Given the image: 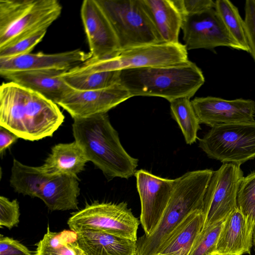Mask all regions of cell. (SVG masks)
I'll list each match as a JSON object with an SVG mask.
<instances>
[{
  "label": "cell",
  "instance_id": "obj_23",
  "mask_svg": "<svg viewBox=\"0 0 255 255\" xmlns=\"http://www.w3.org/2000/svg\"><path fill=\"white\" fill-rule=\"evenodd\" d=\"M88 161L82 148L75 141L55 145L41 166L49 175L68 174L77 176Z\"/></svg>",
  "mask_w": 255,
  "mask_h": 255
},
{
  "label": "cell",
  "instance_id": "obj_9",
  "mask_svg": "<svg viewBox=\"0 0 255 255\" xmlns=\"http://www.w3.org/2000/svg\"><path fill=\"white\" fill-rule=\"evenodd\" d=\"M67 224L76 233L101 231L136 241L139 221L126 202H95L74 213Z\"/></svg>",
  "mask_w": 255,
  "mask_h": 255
},
{
  "label": "cell",
  "instance_id": "obj_39",
  "mask_svg": "<svg viewBox=\"0 0 255 255\" xmlns=\"http://www.w3.org/2000/svg\"><path fill=\"white\" fill-rule=\"evenodd\" d=\"M155 255H177L175 254H157Z\"/></svg>",
  "mask_w": 255,
  "mask_h": 255
},
{
  "label": "cell",
  "instance_id": "obj_32",
  "mask_svg": "<svg viewBox=\"0 0 255 255\" xmlns=\"http://www.w3.org/2000/svg\"><path fill=\"white\" fill-rule=\"evenodd\" d=\"M20 211L17 199L10 201L7 198L0 197V227L10 229L19 222Z\"/></svg>",
  "mask_w": 255,
  "mask_h": 255
},
{
  "label": "cell",
  "instance_id": "obj_29",
  "mask_svg": "<svg viewBox=\"0 0 255 255\" xmlns=\"http://www.w3.org/2000/svg\"><path fill=\"white\" fill-rule=\"evenodd\" d=\"M237 205L244 216L255 224V171L242 179L237 194Z\"/></svg>",
  "mask_w": 255,
  "mask_h": 255
},
{
  "label": "cell",
  "instance_id": "obj_30",
  "mask_svg": "<svg viewBox=\"0 0 255 255\" xmlns=\"http://www.w3.org/2000/svg\"><path fill=\"white\" fill-rule=\"evenodd\" d=\"M224 221L216 223L202 230L189 255H211L216 252Z\"/></svg>",
  "mask_w": 255,
  "mask_h": 255
},
{
  "label": "cell",
  "instance_id": "obj_18",
  "mask_svg": "<svg viewBox=\"0 0 255 255\" xmlns=\"http://www.w3.org/2000/svg\"><path fill=\"white\" fill-rule=\"evenodd\" d=\"M255 224L236 208L224 220L216 252L227 255L250 254Z\"/></svg>",
  "mask_w": 255,
  "mask_h": 255
},
{
  "label": "cell",
  "instance_id": "obj_3",
  "mask_svg": "<svg viewBox=\"0 0 255 255\" xmlns=\"http://www.w3.org/2000/svg\"><path fill=\"white\" fill-rule=\"evenodd\" d=\"M204 82L202 70L189 60L174 65L121 70L119 81L131 97H159L169 103L180 98L190 99Z\"/></svg>",
  "mask_w": 255,
  "mask_h": 255
},
{
  "label": "cell",
  "instance_id": "obj_33",
  "mask_svg": "<svg viewBox=\"0 0 255 255\" xmlns=\"http://www.w3.org/2000/svg\"><path fill=\"white\" fill-rule=\"evenodd\" d=\"M245 11V27L249 53L255 62V0L246 1Z\"/></svg>",
  "mask_w": 255,
  "mask_h": 255
},
{
  "label": "cell",
  "instance_id": "obj_15",
  "mask_svg": "<svg viewBox=\"0 0 255 255\" xmlns=\"http://www.w3.org/2000/svg\"><path fill=\"white\" fill-rule=\"evenodd\" d=\"M80 12L91 58L101 60L115 54L120 49L117 36L97 0H84Z\"/></svg>",
  "mask_w": 255,
  "mask_h": 255
},
{
  "label": "cell",
  "instance_id": "obj_16",
  "mask_svg": "<svg viewBox=\"0 0 255 255\" xmlns=\"http://www.w3.org/2000/svg\"><path fill=\"white\" fill-rule=\"evenodd\" d=\"M91 58L90 52L80 49L60 53H28L8 58H0V74L47 69L69 71Z\"/></svg>",
  "mask_w": 255,
  "mask_h": 255
},
{
  "label": "cell",
  "instance_id": "obj_27",
  "mask_svg": "<svg viewBox=\"0 0 255 255\" xmlns=\"http://www.w3.org/2000/svg\"><path fill=\"white\" fill-rule=\"evenodd\" d=\"M65 73L62 75L64 81L75 90L85 91L101 90L120 84V71L74 75H68Z\"/></svg>",
  "mask_w": 255,
  "mask_h": 255
},
{
  "label": "cell",
  "instance_id": "obj_19",
  "mask_svg": "<svg viewBox=\"0 0 255 255\" xmlns=\"http://www.w3.org/2000/svg\"><path fill=\"white\" fill-rule=\"evenodd\" d=\"M78 180L77 176L71 174L52 176L43 185L38 198L51 211L77 209L80 190Z\"/></svg>",
  "mask_w": 255,
  "mask_h": 255
},
{
  "label": "cell",
  "instance_id": "obj_20",
  "mask_svg": "<svg viewBox=\"0 0 255 255\" xmlns=\"http://www.w3.org/2000/svg\"><path fill=\"white\" fill-rule=\"evenodd\" d=\"M77 241L86 255H136V242L106 232H78Z\"/></svg>",
  "mask_w": 255,
  "mask_h": 255
},
{
  "label": "cell",
  "instance_id": "obj_21",
  "mask_svg": "<svg viewBox=\"0 0 255 255\" xmlns=\"http://www.w3.org/2000/svg\"><path fill=\"white\" fill-rule=\"evenodd\" d=\"M204 219L202 210L190 213L163 242L155 255H189L202 229Z\"/></svg>",
  "mask_w": 255,
  "mask_h": 255
},
{
  "label": "cell",
  "instance_id": "obj_22",
  "mask_svg": "<svg viewBox=\"0 0 255 255\" xmlns=\"http://www.w3.org/2000/svg\"><path fill=\"white\" fill-rule=\"evenodd\" d=\"M142 0L163 42H179L183 15L173 0Z\"/></svg>",
  "mask_w": 255,
  "mask_h": 255
},
{
  "label": "cell",
  "instance_id": "obj_35",
  "mask_svg": "<svg viewBox=\"0 0 255 255\" xmlns=\"http://www.w3.org/2000/svg\"><path fill=\"white\" fill-rule=\"evenodd\" d=\"M0 255H32L31 252L18 241L0 236Z\"/></svg>",
  "mask_w": 255,
  "mask_h": 255
},
{
  "label": "cell",
  "instance_id": "obj_14",
  "mask_svg": "<svg viewBox=\"0 0 255 255\" xmlns=\"http://www.w3.org/2000/svg\"><path fill=\"white\" fill-rule=\"evenodd\" d=\"M120 84L93 91L71 89L57 104L74 119L107 113L112 109L131 98Z\"/></svg>",
  "mask_w": 255,
  "mask_h": 255
},
{
  "label": "cell",
  "instance_id": "obj_8",
  "mask_svg": "<svg viewBox=\"0 0 255 255\" xmlns=\"http://www.w3.org/2000/svg\"><path fill=\"white\" fill-rule=\"evenodd\" d=\"M199 146L210 158L241 165L255 158V121L212 127Z\"/></svg>",
  "mask_w": 255,
  "mask_h": 255
},
{
  "label": "cell",
  "instance_id": "obj_28",
  "mask_svg": "<svg viewBox=\"0 0 255 255\" xmlns=\"http://www.w3.org/2000/svg\"><path fill=\"white\" fill-rule=\"evenodd\" d=\"M215 2V9L228 31L243 50L249 52L244 20L238 8L229 0H217Z\"/></svg>",
  "mask_w": 255,
  "mask_h": 255
},
{
  "label": "cell",
  "instance_id": "obj_26",
  "mask_svg": "<svg viewBox=\"0 0 255 255\" xmlns=\"http://www.w3.org/2000/svg\"><path fill=\"white\" fill-rule=\"evenodd\" d=\"M172 118L176 122L188 144H192L198 138L200 123L194 110L191 101L180 98L170 102Z\"/></svg>",
  "mask_w": 255,
  "mask_h": 255
},
{
  "label": "cell",
  "instance_id": "obj_17",
  "mask_svg": "<svg viewBox=\"0 0 255 255\" xmlns=\"http://www.w3.org/2000/svg\"><path fill=\"white\" fill-rule=\"evenodd\" d=\"M60 69L30 70L5 74L2 77L37 92L56 104L72 89Z\"/></svg>",
  "mask_w": 255,
  "mask_h": 255
},
{
  "label": "cell",
  "instance_id": "obj_11",
  "mask_svg": "<svg viewBox=\"0 0 255 255\" xmlns=\"http://www.w3.org/2000/svg\"><path fill=\"white\" fill-rule=\"evenodd\" d=\"M181 29L187 50L212 49L218 46L243 50L228 31L215 8L183 15Z\"/></svg>",
  "mask_w": 255,
  "mask_h": 255
},
{
  "label": "cell",
  "instance_id": "obj_10",
  "mask_svg": "<svg viewBox=\"0 0 255 255\" xmlns=\"http://www.w3.org/2000/svg\"><path fill=\"white\" fill-rule=\"evenodd\" d=\"M243 177L241 165L233 163H223L213 172L204 199L202 230L224 221L237 208V194Z\"/></svg>",
  "mask_w": 255,
  "mask_h": 255
},
{
  "label": "cell",
  "instance_id": "obj_31",
  "mask_svg": "<svg viewBox=\"0 0 255 255\" xmlns=\"http://www.w3.org/2000/svg\"><path fill=\"white\" fill-rule=\"evenodd\" d=\"M47 29L35 31L0 49V58H8L30 53L44 37Z\"/></svg>",
  "mask_w": 255,
  "mask_h": 255
},
{
  "label": "cell",
  "instance_id": "obj_37",
  "mask_svg": "<svg viewBox=\"0 0 255 255\" xmlns=\"http://www.w3.org/2000/svg\"><path fill=\"white\" fill-rule=\"evenodd\" d=\"M253 244L255 247V226L254 227V231H253Z\"/></svg>",
  "mask_w": 255,
  "mask_h": 255
},
{
  "label": "cell",
  "instance_id": "obj_24",
  "mask_svg": "<svg viewBox=\"0 0 255 255\" xmlns=\"http://www.w3.org/2000/svg\"><path fill=\"white\" fill-rule=\"evenodd\" d=\"M51 176L44 172L41 166H30L13 159L10 184L18 193L38 198L43 185Z\"/></svg>",
  "mask_w": 255,
  "mask_h": 255
},
{
  "label": "cell",
  "instance_id": "obj_1",
  "mask_svg": "<svg viewBox=\"0 0 255 255\" xmlns=\"http://www.w3.org/2000/svg\"><path fill=\"white\" fill-rule=\"evenodd\" d=\"M58 105L13 82L0 87V126L19 138L34 141L52 136L64 120Z\"/></svg>",
  "mask_w": 255,
  "mask_h": 255
},
{
  "label": "cell",
  "instance_id": "obj_12",
  "mask_svg": "<svg viewBox=\"0 0 255 255\" xmlns=\"http://www.w3.org/2000/svg\"><path fill=\"white\" fill-rule=\"evenodd\" d=\"M136 188L141 205L140 223L148 236L155 230L168 204L175 179L156 176L139 169L136 171Z\"/></svg>",
  "mask_w": 255,
  "mask_h": 255
},
{
  "label": "cell",
  "instance_id": "obj_4",
  "mask_svg": "<svg viewBox=\"0 0 255 255\" xmlns=\"http://www.w3.org/2000/svg\"><path fill=\"white\" fill-rule=\"evenodd\" d=\"M214 171H188L175 179L171 195L153 232L136 240V255H155L163 242L191 212L203 210L204 199Z\"/></svg>",
  "mask_w": 255,
  "mask_h": 255
},
{
  "label": "cell",
  "instance_id": "obj_36",
  "mask_svg": "<svg viewBox=\"0 0 255 255\" xmlns=\"http://www.w3.org/2000/svg\"><path fill=\"white\" fill-rule=\"evenodd\" d=\"M19 137L7 129L0 126V154L14 143Z\"/></svg>",
  "mask_w": 255,
  "mask_h": 255
},
{
  "label": "cell",
  "instance_id": "obj_13",
  "mask_svg": "<svg viewBox=\"0 0 255 255\" xmlns=\"http://www.w3.org/2000/svg\"><path fill=\"white\" fill-rule=\"evenodd\" d=\"M200 124L216 126L255 121V102L237 99L228 100L208 96L191 101Z\"/></svg>",
  "mask_w": 255,
  "mask_h": 255
},
{
  "label": "cell",
  "instance_id": "obj_38",
  "mask_svg": "<svg viewBox=\"0 0 255 255\" xmlns=\"http://www.w3.org/2000/svg\"><path fill=\"white\" fill-rule=\"evenodd\" d=\"M211 255H227L222 254L215 252L213 253H212Z\"/></svg>",
  "mask_w": 255,
  "mask_h": 255
},
{
  "label": "cell",
  "instance_id": "obj_2",
  "mask_svg": "<svg viewBox=\"0 0 255 255\" xmlns=\"http://www.w3.org/2000/svg\"><path fill=\"white\" fill-rule=\"evenodd\" d=\"M72 131L88 161L92 162L109 180L134 175L138 160L123 146L107 113L74 119Z\"/></svg>",
  "mask_w": 255,
  "mask_h": 255
},
{
  "label": "cell",
  "instance_id": "obj_5",
  "mask_svg": "<svg viewBox=\"0 0 255 255\" xmlns=\"http://www.w3.org/2000/svg\"><path fill=\"white\" fill-rule=\"evenodd\" d=\"M188 60L184 44L159 43L120 49L101 60L90 58L66 72L74 75L95 72L179 64Z\"/></svg>",
  "mask_w": 255,
  "mask_h": 255
},
{
  "label": "cell",
  "instance_id": "obj_6",
  "mask_svg": "<svg viewBox=\"0 0 255 255\" xmlns=\"http://www.w3.org/2000/svg\"><path fill=\"white\" fill-rule=\"evenodd\" d=\"M62 9L57 0H0V49L47 29Z\"/></svg>",
  "mask_w": 255,
  "mask_h": 255
},
{
  "label": "cell",
  "instance_id": "obj_25",
  "mask_svg": "<svg viewBox=\"0 0 255 255\" xmlns=\"http://www.w3.org/2000/svg\"><path fill=\"white\" fill-rule=\"evenodd\" d=\"M36 246L34 255H86L78 243L77 233L70 229L52 232L48 225L46 233Z\"/></svg>",
  "mask_w": 255,
  "mask_h": 255
},
{
  "label": "cell",
  "instance_id": "obj_34",
  "mask_svg": "<svg viewBox=\"0 0 255 255\" xmlns=\"http://www.w3.org/2000/svg\"><path fill=\"white\" fill-rule=\"evenodd\" d=\"M182 15L194 14L215 8L212 0H173Z\"/></svg>",
  "mask_w": 255,
  "mask_h": 255
},
{
  "label": "cell",
  "instance_id": "obj_7",
  "mask_svg": "<svg viewBox=\"0 0 255 255\" xmlns=\"http://www.w3.org/2000/svg\"><path fill=\"white\" fill-rule=\"evenodd\" d=\"M110 21L120 49L163 42L142 0H96Z\"/></svg>",
  "mask_w": 255,
  "mask_h": 255
}]
</instances>
